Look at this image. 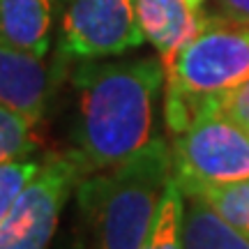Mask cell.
I'll return each instance as SVG.
<instances>
[{
    "mask_svg": "<svg viewBox=\"0 0 249 249\" xmlns=\"http://www.w3.org/2000/svg\"><path fill=\"white\" fill-rule=\"evenodd\" d=\"M164 62L155 58L95 62L74 71V116L70 152L83 171H104L150 141L155 102L164 83Z\"/></svg>",
    "mask_w": 249,
    "mask_h": 249,
    "instance_id": "6da1fadb",
    "label": "cell"
},
{
    "mask_svg": "<svg viewBox=\"0 0 249 249\" xmlns=\"http://www.w3.org/2000/svg\"><path fill=\"white\" fill-rule=\"evenodd\" d=\"M171 178L173 150L164 139H150L127 160L81 180L79 213L99 249H143Z\"/></svg>",
    "mask_w": 249,
    "mask_h": 249,
    "instance_id": "7a4b0ae2",
    "label": "cell"
},
{
    "mask_svg": "<svg viewBox=\"0 0 249 249\" xmlns=\"http://www.w3.org/2000/svg\"><path fill=\"white\" fill-rule=\"evenodd\" d=\"M249 79V23L203 17L166 71L164 116L173 134L185 132L205 113L219 111V99Z\"/></svg>",
    "mask_w": 249,
    "mask_h": 249,
    "instance_id": "3957f363",
    "label": "cell"
},
{
    "mask_svg": "<svg viewBox=\"0 0 249 249\" xmlns=\"http://www.w3.org/2000/svg\"><path fill=\"white\" fill-rule=\"evenodd\" d=\"M83 171L70 152H53L17 196L0 222V249H49L58 219Z\"/></svg>",
    "mask_w": 249,
    "mask_h": 249,
    "instance_id": "277c9868",
    "label": "cell"
},
{
    "mask_svg": "<svg viewBox=\"0 0 249 249\" xmlns=\"http://www.w3.org/2000/svg\"><path fill=\"white\" fill-rule=\"evenodd\" d=\"M178 187L219 185L249 178V129L224 113H205L173 141Z\"/></svg>",
    "mask_w": 249,
    "mask_h": 249,
    "instance_id": "5b68a950",
    "label": "cell"
},
{
    "mask_svg": "<svg viewBox=\"0 0 249 249\" xmlns=\"http://www.w3.org/2000/svg\"><path fill=\"white\" fill-rule=\"evenodd\" d=\"M136 0H65L60 49L67 58L97 60L143 44Z\"/></svg>",
    "mask_w": 249,
    "mask_h": 249,
    "instance_id": "8992f818",
    "label": "cell"
},
{
    "mask_svg": "<svg viewBox=\"0 0 249 249\" xmlns=\"http://www.w3.org/2000/svg\"><path fill=\"white\" fill-rule=\"evenodd\" d=\"M42 58L0 35V104L35 120H44L55 83L53 70Z\"/></svg>",
    "mask_w": 249,
    "mask_h": 249,
    "instance_id": "52a82bcc",
    "label": "cell"
},
{
    "mask_svg": "<svg viewBox=\"0 0 249 249\" xmlns=\"http://www.w3.org/2000/svg\"><path fill=\"white\" fill-rule=\"evenodd\" d=\"M136 14L143 35L157 49L166 71L180 49L194 39L203 23V17H198L187 0H136Z\"/></svg>",
    "mask_w": 249,
    "mask_h": 249,
    "instance_id": "ba28073f",
    "label": "cell"
},
{
    "mask_svg": "<svg viewBox=\"0 0 249 249\" xmlns=\"http://www.w3.org/2000/svg\"><path fill=\"white\" fill-rule=\"evenodd\" d=\"M51 23L53 0H0V35L18 49L46 55Z\"/></svg>",
    "mask_w": 249,
    "mask_h": 249,
    "instance_id": "9c48e42d",
    "label": "cell"
},
{
    "mask_svg": "<svg viewBox=\"0 0 249 249\" xmlns=\"http://www.w3.org/2000/svg\"><path fill=\"white\" fill-rule=\"evenodd\" d=\"M182 247L185 249H249V235L217 214L201 196L182 194Z\"/></svg>",
    "mask_w": 249,
    "mask_h": 249,
    "instance_id": "30bf717a",
    "label": "cell"
},
{
    "mask_svg": "<svg viewBox=\"0 0 249 249\" xmlns=\"http://www.w3.org/2000/svg\"><path fill=\"white\" fill-rule=\"evenodd\" d=\"M182 194L201 196L231 226L249 235V178L219 185H196L192 189H185Z\"/></svg>",
    "mask_w": 249,
    "mask_h": 249,
    "instance_id": "8fae6325",
    "label": "cell"
},
{
    "mask_svg": "<svg viewBox=\"0 0 249 249\" xmlns=\"http://www.w3.org/2000/svg\"><path fill=\"white\" fill-rule=\"evenodd\" d=\"M39 123L42 120H35L21 111L0 104V164L28 160L39 150L42 145V139L37 132Z\"/></svg>",
    "mask_w": 249,
    "mask_h": 249,
    "instance_id": "7c38bea8",
    "label": "cell"
},
{
    "mask_svg": "<svg viewBox=\"0 0 249 249\" xmlns=\"http://www.w3.org/2000/svg\"><path fill=\"white\" fill-rule=\"evenodd\" d=\"M182 198L185 196L180 192L176 178H171L143 249H185L182 247V208H185Z\"/></svg>",
    "mask_w": 249,
    "mask_h": 249,
    "instance_id": "4fadbf2b",
    "label": "cell"
},
{
    "mask_svg": "<svg viewBox=\"0 0 249 249\" xmlns=\"http://www.w3.org/2000/svg\"><path fill=\"white\" fill-rule=\"evenodd\" d=\"M39 166H42V161L30 160V157L0 164V222L12 208V203L17 201V196L23 192V187L39 171Z\"/></svg>",
    "mask_w": 249,
    "mask_h": 249,
    "instance_id": "5bb4252c",
    "label": "cell"
},
{
    "mask_svg": "<svg viewBox=\"0 0 249 249\" xmlns=\"http://www.w3.org/2000/svg\"><path fill=\"white\" fill-rule=\"evenodd\" d=\"M219 113L249 127V79L219 99Z\"/></svg>",
    "mask_w": 249,
    "mask_h": 249,
    "instance_id": "9a60e30c",
    "label": "cell"
},
{
    "mask_svg": "<svg viewBox=\"0 0 249 249\" xmlns=\"http://www.w3.org/2000/svg\"><path fill=\"white\" fill-rule=\"evenodd\" d=\"M219 17L249 23V0H219Z\"/></svg>",
    "mask_w": 249,
    "mask_h": 249,
    "instance_id": "2e32d148",
    "label": "cell"
},
{
    "mask_svg": "<svg viewBox=\"0 0 249 249\" xmlns=\"http://www.w3.org/2000/svg\"><path fill=\"white\" fill-rule=\"evenodd\" d=\"M203 2H205V0H187V5H189V7H192V9H194V12H198Z\"/></svg>",
    "mask_w": 249,
    "mask_h": 249,
    "instance_id": "e0dca14e",
    "label": "cell"
},
{
    "mask_svg": "<svg viewBox=\"0 0 249 249\" xmlns=\"http://www.w3.org/2000/svg\"><path fill=\"white\" fill-rule=\"evenodd\" d=\"M74 249H81V242H76V245H74Z\"/></svg>",
    "mask_w": 249,
    "mask_h": 249,
    "instance_id": "ac0fdd59",
    "label": "cell"
},
{
    "mask_svg": "<svg viewBox=\"0 0 249 249\" xmlns=\"http://www.w3.org/2000/svg\"><path fill=\"white\" fill-rule=\"evenodd\" d=\"M247 129H249V127H247Z\"/></svg>",
    "mask_w": 249,
    "mask_h": 249,
    "instance_id": "d6986e66",
    "label": "cell"
}]
</instances>
